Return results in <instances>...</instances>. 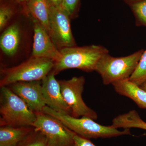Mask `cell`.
I'll use <instances>...</instances> for the list:
<instances>
[{"instance_id":"4","label":"cell","mask_w":146,"mask_h":146,"mask_svg":"<svg viewBox=\"0 0 146 146\" xmlns=\"http://www.w3.org/2000/svg\"><path fill=\"white\" fill-rule=\"evenodd\" d=\"M54 63L51 59L31 56L19 65L2 68L0 86L18 82L42 81L52 70Z\"/></svg>"},{"instance_id":"22","label":"cell","mask_w":146,"mask_h":146,"mask_svg":"<svg viewBox=\"0 0 146 146\" xmlns=\"http://www.w3.org/2000/svg\"><path fill=\"white\" fill-rule=\"evenodd\" d=\"M72 146H97L94 145L90 139L84 138L76 134L74 138Z\"/></svg>"},{"instance_id":"18","label":"cell","mask_w":146,"mask_h":146,"mask_svg":"<svg viewBox=\"0 0 146 146\" xmlns=\"http://www.w3.org/2000/svg\"><path fill=\"white\" fill-rule=\"evenodd\" d=\"M129 80L138 86L146 81V49L143 52L136 69Z\"/></svg>"},{"instance_id":"20","label":"cell","mask_w":146,"mask_h":146,"mask_svg":"<svg viewBox=\"0 0 146 146\" xmlns=\"http://www.w3.org/2000/svg\"><path fill=\"white\" fill-rule=\"evenodd\" d=\"M130 6L138 25L146 27V0L135 3Z\"/></svg>"},{"instance_id":"16","label":"cell","mask_w":146,"mask_h":146,"mask_svg":"<svg viewBox=\"0 0 146 146\" xmlns=\"http://www.w3.org/2000/svg\"><path fill=\"white\" fill-rule=\"evenodd\" d=\"M112 127L115 128L130 129L136 128L146 130V122L141 119L136 110L119 115L112 121Z\"/></svg>"},{"instance_id":"5","label":"cell","mask_w":146,"mask_h":146,"mask_svg":"<svg viewBox=\"0 0 146 146\" xmlns=\"http://www.w3.org/2000/svg\"><path fill=\"white\" fill-rule=\"evenodd\" d=\"M143 50L124 57L104 55L97 63L95 71L101 76L105 85L129 79L138 65Z\"/></svg>"},{"instance_id":"10","label":"cell","mask_w":146,"mask_h":146,"mask_svg":"<svg viewBox=\"0 0 146 146\" xmlns=\"http://www.w3.org/2000/svg\"><path fill=\"white\" fill-rule=\"evenodd\" d=\"M40 81L18 82L7 86L21 98L32 111L39 113L43 112L46 106Z\"/></svg>"},{"instance_id":"25","label":"cell","mask_w":146,"mask_h":146,"mask_svg":"<svg viewBox=\"0 0 146 146\" xmlns=\"http://www.w3.org/2000/svg\"><path fill=\"white\" fill-rule=\"evenodd\" d=\"M142 89H144V90L146 91V81L144 82L141 85L139 86Z\"/></svg>"},{"instance_id":"19","label":"cell","mask_w":146,"mask_h":146,"mask_svg":"<svg viewBox=\"0 0 146 146\" xmlns=\"http://www.w3.org/2000/svg\"><path fill=\"white\" fill-rule=\"evenodd\" d=\"M15 11L11 6L2 4L0 7V31H3L9 25L15 15Z\"/></svg>"},{"instance_id":"9","label":"cell","mask_w":146,"mask_h":146,"mask_svg":"<svg viewBox=\"0 0 146 146\" xmlns=\"http://www.w3.org/2000/svg\"><path fill=\"white\" fill-rule=\"evenodd\" d=\"M33 37L31 56L51 59L55 63L61 56L60 50L54 43L46 30L37 20L32 18Z\"/></svg>"},{"instance_id":"12","label":"cell","mask_w":146,"mask_h":146,"mask_svg":"<svg viewBox=\"0 0 146 146\" xmlns=\"http://www.w3.org/2000/svg\"><path fill=\"white\" fill-rule=\"evenodd\" d=\"M24 34L18 23L9 24L3 31L0 37V48L2 53L9 57L16 56L23 45Z\"/></svg>"},{"instance_id":"26","label":"cell","mask_w":146,"mask_h":146,"mask_svg":"<svg viewBox=\"0 0 146 146\" xmlns=\"http://www.w3.org/2000/svg\"><path fill=\"white\" fill-rule=\"evenodd\" d=\"M16 1L20 3H27L29 0H16Z\"/></svg>"},{"instance_id":"3","label":"cell","mask_w":146,"mask_h":146,"mask_svg":"<svg viewBox=\"0 0 146 146\" xmlns=\"http://www.w3.org/2000/svg\"><path fill=\"white\" fill-rule=\"evenodd\" d=\"M0 94L1 126H32L36 113L24 101L7 86H1Z\"/></svg>"},{"instance_id":"11","label":"cell","mask_w":146,"mask_h":146,"mask_svg":"<svg viewBox=\"0 0 146 146\" xmlns=\"http://www.w3.org/2000/svg\"><path fill=\"white\" fill-rule=\"evenodd\" d=\"M42 93L46 106L56 112L72 116V110L66 103L58 80L52 73L42 80Z\"/></svg>"},{"instance_id":"13","label":"cell","mask_w":146,"mask_h":146,"mask_svg":"<svg viewBox=\"0 0 146 146\" xmlns=\"http://www.w3.org/2000/svg\"><path fill=\"white\" fill-rule=\"evenodd\" d=\"M115 91L132 100L139 108L146 109V91L129 79L112 84Z\"/></svg>"},{"instance_id":"21","label":"cell","mask_w":146,"mask_h":146,"mask_svg":"<svg viewBox=\"0 0 146 146\" xmlns=\"http://www.w3.org/2000/svg\"><path fill=\"white\" fill-rule=\"evenodd\" d=\"M79 4L80 0H63L61 6L73 19L78 16Z\"/></svg>"},{"instance_id":"15","label":"cell","mask_w":146,"mask_h":146,"mask_svg":"<svg viewBox=\"0 0 146 146\" xmlns=\"http://www.w3.org/2000/svg\"><path fill=\"white\" fill-rule=\"evenodd\" d=\"M27 3L32 18L37 20L49 33L50 7L47 0H29Z\"/></svg>"},{"instance_id":"17","label":"cell","mask_w":146,"mask_h":146,"mask_svg":"<svg viewBox=\"0 0 146 146\" xmlns=\"http://www.w3.org/2000/svg\"><path fill=\"white\" fill-rule=\"evenodd\" d=\"M17 146H47L46 138L34 128Z\"/></svg>"},{"instance_id":"7","label":"cell","mask_w":146,"mask_h":146,"mask_svg":"<svg viewBox=\"0 0 146 146\" xmlns=\"http://www.w3.org/2000/svg\"><path fill=\"white\" fill-rule=\"evenodd\" d=\"M58 81L63 98L72 110V116L74 117H86L97 120L96 112L87 106L82 99L85 82L84 78L82 76L73 77L68 80Z\"/></svg>"},{"instance_id":"8","label":"cell","mask_w":146,"mask_h":146,"mask_svg":"<svg viewBox=\"0 0 146 146\" xmlns=\"http://www.w3.org/2000/svg\"><path fill=\"white\" fill-rule=\"evenodd\" d=\"M70 20L61 6L50 7L49 34L58 49L77 46L72 33Z\"/></svg>"},{"instance_id":"23","label":"cell","mask_w":146,"mask_h":146,"mask_svg":"<svg viewBox=\"0 0 146 146\" xmlns=\"http://www.w3.org/2000/svg\"><path fill=\"white\" fill-rule=\"evenodd\" d=\"M63 0H47L48 4L50 7H58L61 6Z\"/></svg>"},{"instance_id":"2","label":"cell","mask_w":146,"mask_h":146,"mask_svg":"<svg viewBox=\"0 0 146 146\" xmlns=\"http://www.w3.org/2000/svg\"><path fill=\"white\" fill-rule=\"evenodd\" d=\"M43 112L60 120L76 134L87 139L111 138L131 135L130 129L119 130L111 125L108 126L100 124L90 118L74 117L68 114L56 112L47 106L44 108Z\"/></svg>"},{"instance_id":"14","label":"cell","mask_w":146,"mask_h":146,"mask_svg":"<svg viewBox=\"0 0 146 146\" xmlns=\"http://www.w3.org/2000/svg\"><path fill=\"white\" fill-rule=\"evenodd\" d=\"M32 126L16 127L8 125L1 126L0 146H17L31 131Z\"/></svg>"},{"instance_id":"1","label":"cell","mask_w":146,"mask_h":146,"mask_svg":"<svg viewBox=\"0 0 146 146\" xmlns=\"http://www.w3.org/2000/svg\"><path fill=\"white\" fill-rule=\"evenodd\" d=\"M61 56L54 63L51 72L55 76L64 70L78 69L84 72L95 71L98 61L106 54L107 49L100 45L68 47L60 50Z\"/></svg>"},{"instance_id":"24","label":"cell","mask_w":146,"mask_h":146,"mask_svg":"<svg viewBox=\"0 0 146 146\" xmlns=\"http://www.w3.org/2000/svg\"><path fill=\"white\" fill-rule=\"evenodd\" d=\"M123 1H124L125 2L130 6L133 4L135 3L141 1H143V0H123Z\"/></svg>"},{"instance_id":"6","label":"cell","mask_w":146,"mask_h":146,"mask_svg":"<svg viewBox=\"0 0 146 146\" xmlns=\"http://www.w3.org/2000/svg\"><path fill=\"white\" fill-rule=\"evenodd\" d=\"M32 127L46 138L47 146H72L76 133L60 120L44 112L36 113Z\"/></svg>"}]
</instances>
